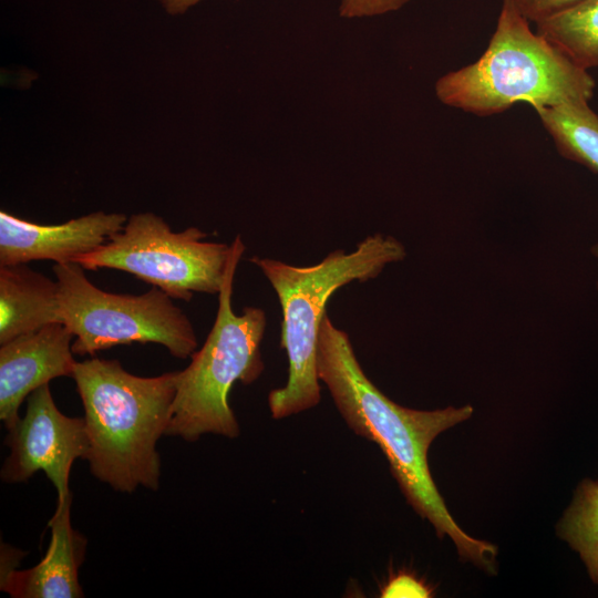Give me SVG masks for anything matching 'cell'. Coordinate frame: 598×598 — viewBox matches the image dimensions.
<instances>
[{
    "mask_svg": "<svg viewBox=\"0 0 598 598\" xmlns=\"http://www.w3.org/2000/svg\"><path fill=\"white\" fill-rule=\"evenodd\" d=\"M317 369L347 425L375 443L417 515L439 538L448 536L460 559L496 574L497 548L466 534L453 519L431 475L427 452L445 430L470 419L471 405L421 411L401 406L384 395L363 372L349 339L326 315L319 331Z\"/></svg>",
    "mask_w": 598,
    "mask_h": 598,
    "instance_id": "obj_1",
    "label": "cell"
},
{
    "mask_svg": "<svg viewBox=\"0 0 598 598\" xmlns=\"http://www.w3.org/2000/svg\"><path fill=\"white\" fill-rule=\"evenodd\" d=\"M177 371L157 377L127 372L117 360L76 362L73 380L84 409L92 475L118 492L159 486L156 444L165 435Z\"/></svg>",
    "mask_w": 598,
    "mask_h": 598,
    "instance_id": "obj_2",
    "label": "cell"
},
{
    "mask_svg": "<svg viewBox=\"0 0 598 598\" xmlns=\"http://www.w3.org/2000/svg\"><path fill=\"white\" fill-rule=\"evenodd\" d=\"M595 80L586 69L530 30L512 0H504L495 31L481 58L441 76L437 99L445 105L487 116L516 103L535 109L589 102Z\"/></svg>",
    "mask_w": 598,
    "mask_h": 598,
    "instance_id": "obj_3",
    "label": "cell"
},
{
    "mask_svg": "<svg viewBox=\"0 0 598 598\" xmlns=\"http://www.w3.org/2000/svg\"><path fill=\"white\" fill-rule=\"evenodd\" d=\"M404 257L405 249L398 239L375 234L365 237L353 251L334 250L311 266L249 258L269 280L282 311L280 347L288 358V379L268 395L274 419L303 412L320 401L317 348L330 297L348 283L375 278L386 265Z\"/></svg>",
    "mask_w": 598,
    "mask_h": 598,
    "instance_id": "obj_4",
    "label": "cell"
},
{
    "mask_svg": "<svg viewBox=\"0 0 598 598\" xmlns=\"http://www.w3.org/2000/svg\"><path fill=\"white\" fill-rule=\"evenodd\" d=\"M233 255L218 293L215 322L204 344L190 363L176 377V394L165 435L195 442L204 434L228 439L239 435L237 419L229 405L235 382L249 384L264 371L260 343L266 329V313L245 307L236 315L231 307L237 265L245 251L240 237L233 240Z\"/></svg>",
    "mask_w": 598,
    "mask_h": 598,
    "instance_id": "obj_5",
    "label": "cell"
},
{
    "mask_svg": "<svg viewBox=\"0 0 598 598\" xmlns=\"http://www.w3.org/2000/svg\"><path fill=\"white\" fill-rule=\"evenodd\" d=\"M76 262L55 264L60 318L73 333L72 352L94 355L120 344L158 343L176 358L197 348L193 324L173 298L157 287L142 295L97 288Z\"/></svg>",
    "mask_w": 598,
    "mask_h": 598,
    "instance_id": "obj_6",
    "label": "cell"
},
{
    "mask_svg": "<svg viewBox=\"0 0 598 598\" xmlns=\"http://www.w3.org/2000/svg\"><path fill=\"white\" fill-rule=\"evenodd\" d=\"M206 237L197 227L175 233L162 217L140 213L73 262L85 270H122L173 299L190 301L194 292L219 293L233 255V244L206 241Z\"/></svg>",
    "mask_w": 598,
    "mask_h": 598,
    "instance_id": "obj_7",
    "label": "cell"
},
{
    "mask_svg": "<svg viewBox=\"0 0 598 598\" xmlns=\"http://www.w3.org/2000/svg\"><path fill=\"white\" fill-rule=\"evenodd\" d=\"M10 454L1 468L7 483L27 482L43 471L58 492V502L71 494L69 477L73 462L86 457L89 435L84 417H71L55 405L49 383L27 398L24 416L8 430Z\"/></svg>",
    "mask_w": 598,
    "mask_h": 598,
    "instance_id": "obj_8",
    "label": "cell"
},
{
    "mask_svg": "<svg viewBox=\"0 0 598 598\" xmlns=\"http://www.w3.org/2000/svg\"><path fill=\"white\" fill-rule=\"evenodd\" d=\"M124 214L95 212L60 225H40L0 212V266L49 259L73 262L118 233Z\"/></svg>",
    "mask_w": 598,
    "mask_h": 598,
    "instance_id": "obj_9",
    "label": "cell"
},
{
    "mask_svg": "<svg viewBox=\"0 0 598 598\" xmlns=\"http://www.w3.org/2000/svg\"><path fill=\"white\" fill-rule=\"evenodd\" d=\"M73 338L64 323L54 322L0 344V419L8 430L30 393L55 378H72Z\"/></svg>",
    "mask_w": 598,
    "mask_h": 598,
    "instance_id": "obj_10",
    "label": "cell"
},
{
    "mask_svg": "<svg viewBox=\"0 0 598 598\" xmlns=\"http://www.w3.org/2000/svg\"><path fill=\"white\" fill-rule=\"evenodd\" d=\"M72 495L56 503L48 523L51 540L41 561L32 568L1 574V590L13 598H81L79 568L86 539L71 525Z\"/></svg>",
    "mask_w": 598,
    "mask_h": 598,
    "instance_id": "obj_11",
    "label": "cell"
},
{
    "mask_svg": "<svg viewBox=\"0 0 598 598\" xmlns=\"http://www.w3.org/2000/svg\"><path fill=\"white\" fill-rule=\"evenodd\" d=\"M61 322L59 287L25 264L0 266V344Z\"/></svg>",
    "mask_w": 598,
    "mask_h": 598,
    "instance_id": "obj_12",
    "label": "cell"
},
{
    "mask_svg": "<svg viewBox=\"0 0 598 598\" xmlns=\"http://www.w3.org/2000/svg\"><path fill=\"white\" fill-rule=\"evenodd\" d=\"M535 111L564 157L598 173V114L587 102Z\"/></svg>",
    "mask_w": 598,
    "mask_h": 598,
    "instance_id": "obj_13",
    "label": "cell"
},
{
    "mask_svg": "<svg viewBox=\"0 0 598 598\" xmlns=\"http://www.w3.org/2000/svg\"><path fill=\"white\" fill-rule=\"evenodd\" d=\"M536 24V32L582 69L598 66V0H581Z\"/></svg>",
    "mask_w": 598,
    "mask_h": 598,
    "instance_id": "obj_14",
    "label": "cell"
},
{
    "mask_svg": "<svg viewBox=\"0 0 598 598\" xmlns=\"http://www.w3.org/2000/svg\"><path fill=\"white\" fill-rule=\"evenodd\" d=\"M556 528L558 536L579 553L591 580L598 585V481L580 482Z\"/></svg>",
    "mask_w": 598,
    "mask_h": 598,
    "instance_id": "obj_15",
    "label": "cell"
},
{
    "mask_svg": "<svg viewBox=\"0 0 598 598\" xmlns=\"http://www.w3.org/2000/svg\"><path fill=\"white\" fill-rule=\"evenodd\" d=\"M411 0H341L339 14L342 18H367L401 9Z\"/></svg>",
    "mask_w": 598,
    "mask_h": 598,
    "instance_id": "obj_16",
    "label": "cell"
},
{
    "mask_svg": "<svg viewBox=\"0 0 598 598\" xmlns=\"http://www.w3.org/2000/svg\"><path fill=\"white\" fill-rule=\"evenodd\" d=\"M432 588L412 574L400 571L392 576L381 589V597H416L432 596Z\"/></svg>",
    "mask_w": 598,
    "mask_h": 598,
    "instance_id": "obj_17",
    "label": "cell"
},
{
    "mask_svg": "<svg viewBox=\"0 0 598 598\" xmlns=\"http://www.w3.org/2000/svg\"><path fill=\"white\" fill-rule=\"evenodd\" d=\"M518 11L532 22L546 19L581 0H512Z\"/></svg>",
    "mask_w": 598,
    "mask_h": 598,
    "instance_id": "obj_18",
    "label": "cell"
},
{
    "mask_svg": "<svg viewBox=\"0 0 598 598\" xmlns=\"http://www.w3.org/2000/svg\"><path fill=\"white\" fill-rule=\"evenodd\" d=\"M171 14L184 13L200 0H158Z\"/></svg>",
    "mask_w": 598,
    "mask_h": 598,
    "instance_id": "obj_19",
    "label": "cell"
}]
</instances>
